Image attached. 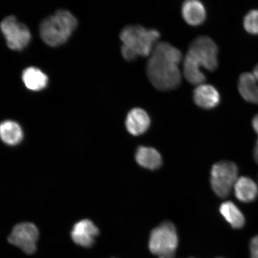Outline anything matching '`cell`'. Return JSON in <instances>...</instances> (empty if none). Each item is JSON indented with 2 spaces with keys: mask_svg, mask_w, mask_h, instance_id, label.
<instances>
[{
  "mask_svg": "<svg viewBox=\"0 0 258 258\" xmlns=\"http://www.w3.org/2000/svg\"><path fill=\"white\" fill-rule=\"evenodd\" d=\"M160 37L159 31L155 29H147L138 25L126 26L120 34L123 43L121 49L122 56L127 61H132L138 56H150Z\"/></svg>",
  "mask_w": 258,
  "mask_h": 258,
  "instance_id": "cell-3",
  "label": "cell"
},
{
  "mask_svg": "<svg viewBox=\"0 0 258 258\" xmlns=\"http://www.w3.org/2000/svg\"><path fill=\"white\" fill-rule=\"evenodd\" d=\"M218 50L214 40L207 36H199L190 44L183 62V75L192 85L204 83L206 77L201 70L214 72L218 67Z\"/></svg>",
  "mask_w": 258,
  "mask_h": 258,
  "instance_id": "cell-2",
  "label": "cell"
},
{
  "mask_svg": "<svg viewBox=\"0 0 258 258\" xmlns=\"http://www.w3.org/2000/svg\"><path fill=\"white\" fill-rule=\"evenodd\" d=\"M178 246V235L172 222H163L150 234L148 247L159 258H174Z\"/></svg>",
  "mask_w": 258,
  "mask_h": 258,
  "instance_id": "cell-5",
  "label": "cell"
},
{
  "mask_svg": "<svg viewBox=\"0 0 258 258\" xmlns=\"http://www.w3.org/2000/svg\"><path fill=\"white\" fill-rule=\"evenodd\" d=\"M234 192L238 201L246 203L253 202L258 196L257 186L250 177L241 176L235 183Z\"/></svg>",
  "mask_w": 258,
  "mask_h": 258,
  "instance_id": "cell-13",
  "label": "cell"
},
{
  "mask_svg": "<svg viewBox=\"0 0 258 258\" xmlns=\"http://www.w3.org/2000/svg\"><path fill=\"white\" fill-rule=\"evenodd\" d=\"M189 258H194V257H189Z\"/></svg>",
  "mask_w": 258,
  "mask_h": 258,
  "instance_id": "cell-25",
  "label": "cell"
},
{
  "mask_svg": "<svg viewBox=\"0 0 258 258\" xmlns=\"http://www.w3.org/2000/svg\"><path fill=\"white\" fill-rule=\"evenodd\" d=\"M193 99L195 104L200 108L211 109L219 105L221 97L214 86L202 84L194 90Z\"/></svg>",
  "mask_w": 258,
  "mask_h": 258,
  "instance_id": "cell-11",
  "label": "cell"
},
{
  "mask_svg": "<svg viewBox=\"0 0 258 258\" xmlns=\"http://www.w3.org/2000/svg\"><path fill=\"white\" fill-rule=\"evenodd\" d=\"M249 250L250 258H258V235L250 240Z\"/></svg>",
  "mask_w": 258,
  "mask_h": 258,
  "instance_id": "cell-20",
  "label": "cell"
},
{
  "mask_svg": "<svg viewBox=\"0 0 258 258\" xmlns=\"http://www.w3.org/2000/svg\"><path fill=\"white\" fill-rule=\"evenodd\" d=\"M24 138V132L17 122L7 120L0 124V139L3 143L15 146L20 144Z\"/></svg>",
  "mask_w": 258,
  "mask_h": 258,
  "instance_id": "cell-16",
  "label": "cell"
},
{
  "mask_svg": "<svg viewBox=\"0 0 258 258\" xmlns=\"http://www.w3.org/2000/svg\"><path fill=\"white\" fill-rule=\"evenodd\" d=\"M99 234L98 227L89 219H83L74 225L72 238L74 243L83 247H90Z\"/></svg>",
  "mask_w": 258,
  "mask_h": 258,
  "instance_id": "cell-9",
  "label": "cell"
},
{
  "mask_svg": "<svg viewBox=\"0 0 258 258\" xmlns=\"http://www.w3.org/2000/svg\"><path fill=\"white\" fill-rule=\"evenodd\" d=\"M238 169L231 161H221L212 166L211 185L213 191L219 198H227L238 179Z\"/></svg>",
  "mask_w": 258,
  "mask_h": 258,
  "instance_id": "cell-6",
  "label": "cell"
},
{
  "mask_svg": "<svg viewBox=\"0 0 258 258\" xmlns=\"http://www.w3.org/2000/svg\"><path fill=\"white\" fill-rule=\"evenodd\" d=\"M219 212L226 221L234 229H241L245 225L244 216L234 203L228 201L221 205Z\"/></svg>",
  "mask_w": 258,
  "mask_h": 258,
  "instance_id": "cell-17",
  "label": "cell"
},
{
  "mask_svg": "<svg viewBox=\"0 0 258 258\" xmlns=\"http://www.w3.org/2000/svg\"><path fill=\"white\" fill-rule=\"evenodd\" d=\"M253 157L254 159L258 164V140L256 141L255 146H254L253 150Z\"/></svg>",
  "mask_w": 258,
  "mask_h": 258,
  "instance_id": "cell-22",
  "label": "cell"
},
{
  "mask_svg": "<svg viewBox=\"0 0 258 258\" xmlns=\"http://www.w3.org/2000/svg\"><path fill=\"white\" fill-rule=\"evenodd\" d=\"M182 54L167 42L156 44L148 60L147 74L151 83L160 91L175 89L181 83L179 64Z\"/></svg>",
  "mask_w": 258,
  "mask_h": 258,
  "instance_id": "cell-1",
  "label": "cell"
},
{
  "mask_svg": "<svg viewBox=\"0 0 258 258\" xmlns=\"http://www.w3.org/2000/svg\"><path fill=\"white\" fill-rule=\"evenodd\" d=\"M135 159L139 165L151 170L160 168L162 164L160 154L154 148L144 146L138 147Z\"/></svg>",
  "mask_w": 258,
  "mask_h": 258,
  "instance_id": "cell-14",
  "label": "cell"
},
{
  "mask_svg": "<svg viewBox=\"0 0 258 258\" xmlns=\"http://www.w3.org/2000/svg\"><path fill=\"white\" fill-rule=\"evenodd\" d=\"M1 30L8 47L12 50H21L30 43V30L25 25L19 23L15 16H8L2 22Z\"/></svg>",
  "mask_w": 258,
  "mask_h": 258,
  "instance_id": "cell-7",
  "label": "cell"
},
{
  "mask_svg": "<svg viewBox=\"0 0 258 258\" xmlns=\"http://www.w3.org/2000/svg\"><path fill=\"white\" fill-rule=\"evenodd\" d=\"M182 15L186 23L196 27L205 22L206 12L202 2L198 0H188L183 3Z\"/></svg>",
  "mask_w": 258,
  "mask_h": 258,
  "instance_id": "cell-12",
  "label": "cell"
},
{
  "mask_svg": "<svg viewBox=\"0 0 258 258\" xmlns=\"http://www.w3.org/2000/svg\"><path fill=\"white\" fill-rule=\"evenodd\" d=\"M217 258H224V257H217Z\"/></svg>",
  "mask_w": 258,
  "mask_h": 258,
  "instance_id": "cell-24",
  "label": "cell"
},
{
  "mask_svg": "<svg viewBox=\"0 0 258 258\" xmlns=\"http://www.w3.org/2000/svg\"><path fill=\"white\" fill-rule=\"evenodd\" d=\"M22 80L25 85L32 91H39L47 85L48 77L41 70L35 67H30L24 71Z\"/></svg>",
  "mask_w": 258,
  "mask_h": 258,
  "instance_id": "cell-18",
  "label": "cell"
},
{
  "mask_svg": "<svg viewBox=\"0 0 258 258\" xmlns=\"http://www.w3.org/2000/svg\"><path fill=\"white\" fill-rule=\"evenodd\" d=\"M252 73H253L254 77H255L256 82L257 83V85H258V64L255 67H254V69Z\"/></svg>",
  "mask_w": 258,
  "mask_h": 258,
  "instance_id": "cell-23",
  "label": "cell"
},
{
  "mask_svg": "<svg viewBox=\"0 0 258 258\" xmlns=\"http://www.w3.org/2000/svg\"><path fill=\"white\" fill-rule=\"evenodd\" d=\"M238 90L246 101L258 104V85L253 73H244L238 80Z\"/></svg>",
  "mask_w": 258,
  "mask_h": 258,
  "instance_id": "cell-15",
  "label": "cell"
},
{
  "mask_svg": "<svg viewBox=\"0 0 258 258\" xmlns=\"http://www.w3.org/2000/svg\"><path fill=\"white\" fill-rule=\"evenodd\" d=\"M77 26V19L70 12L60 10L42 22L41 37L50 46H60L69 39Z\"/></svg>",
  "mask_w": 258,
  "mask_h": 258,
  "instance_id": "cell-4",
  "label": "cell"
},
{
  "mask_svg": "<svg viewBox=\"0 0 258 258\" xmlns=\"http://www.w3.org/2000/svg\"><path fill=\"white\" fill-rule=\"evenodd\" d=\"M244 27L249 33L258 34V10H253L245 16Z\"/></svg>",
  "mask_w": 258,
  "mask_h": 258,
  "instance_id": "cell-19",
  "label": "cell"
},
{
  "mask_svg": "<svg viewBox=\"0 0 258 258\" xmlns=\"http://www.w3.org/2000/svg\"><path fill=\"white\" fill-rule=\"evenodd\" d=\"M252 125L254 131L258 135V114L254 116L252 121Z\"/></svg>",
  "mask_w": 258,
  "mask_h": 258,
  "instance_id": "cell-21",
  "label": "cell"
},
{
  "mask_svg": "<svg viewBox=\"0 0 258 258\" xmlns=\"http://www.w3.org/2000/svg\"><path fill=\"white\" fill-rule=\"evenodd\" d=\"M38 237L39 232L36 226L30 222H23L15 226L8 240L24 253L31 254L37 250Z\"/></svg>",
  "mask_w": 258,
  "mask_h": 258,
  "instance_id": "cell-8",
  "label": "cell"
},
{
  "mask_svg": "<svg viewBox=\"0 0 258 258\" xmlns=\"http://www.w3.org/2000/svg\"><path fill=\"white\" fill-rule=\"evenodd\" d=\"M125 123L129 134L139 136L148 131L151 120L149 115L144 109L135 108L128 112Z\"/></svg>",
  "mask_w": 258,
  "mask_h": 258,
  "instance_id": "cell-10",
  "label": "cell"
}]
</instances>
